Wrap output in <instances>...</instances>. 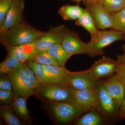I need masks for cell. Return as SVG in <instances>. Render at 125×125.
Segmentation results:
<instances>
[{
    "instance_id": "d4e9b609",
    "label": "cell",
    "mask_w": 125,
    "mask_h": 125,
    "mask_svg": "<svg viewBox=\"0 0 125 125\" xmlns=\"http://www.w3.org/2000/svg\"><path fill=\"white\" fill-rule=\"evenodd\" d=\"M112 15L114 21L113 29L120 31L125 35V7Z\"/></svg>"
},
{
    "instance_id": "836d02e7",
    "label": "cell",
    "mask_w": 125,
    "mask_h": 125,
    "mask_svg": "<svg viewBox=\"0 0 125 125\" xmlns=\"http://www.w3.org/2000/svg\"><path fill=\"white\" fill-rule=\"evenodd\" d=\"M70 0L73 1V2H77L79 3V2H80L81 1H83V0Z\"/></svg>"
},
{
    "instance_id": "2e32d148",
    "label": "cell",
    "mask_w": 125,
    "mask_h": 125,
    "mask_svg": "<svg viewBox=\"0 0 125 125\" xmlns=\"http://www.w3.org/2000/svg\"><path fill=\"white\" fill-rule=\"evenodd\" d=\"M75 23L77 26L83 27L89 33L91 40L98 36L99 31L97 28L92 16L86 9H84L80 17L76 21Z\"/></svg>"
},
{
    "instance_id": "4dcf8cb0",
    "label": "cell",
    "mask_w": 125,
    "mask_h": 125,
    "mask_svg": "<svg viewBox=\"0 0 125 125\" xmlns=\"http://www.w3.org/2000/svg\"><path fill=\"white\" fill-rule=\"evenodd\" d=\"M115 73L117 75L125 91V65L118 64L115 72Z\"/></svg>"
},
{
    "instance_id": "ac0fdd59",
    "label": "cell",
    "mask_w": 125,
    "mask_h": 125,
    "mask_svg": "<svg viewBox=\"0 0 125 125\" xmlns=\"http://www.w3.org/2000/svg\"><path fill=\"white\" fill-rule=\"evenodd\" d=\"M84 10L78 5H66L59 9L58 13L64 20L76 21L80 17Z\"/></svg>"
},
{
    "instance_id": "30bf717a",
    "label": "cell",
    "mask_w": 125,
    "mask_h": 125,
    "mask_svg": "<svg viewBox=\"0 0 125 125\" xmlns=\"http://www.w3.org/2000/svg\"><path fill=\"white\" fill-rule=\"evenodd\" d=\"M98 80L90 69L77 72L67 71L66 84L74 89L81 90L96 88Z\"/></svg>"
},
{
    "instance_id": "5b68a950",
    "label": "cell",
    "mask_w": 125,
    "mask_h": 125,
    "mask_svg": "<svg viewBox=\"0 0 125 125\" xmlns=\"http://www.w3.org/2000/svg\"><path fill=\"white\" fill-rule=\"evenodd\" d=\"M103 83L102 81L99 80L97 85L99 102L97 111L101 114L105 122L109 123L117 118L120 106L105 91Z\"/></svg>"
},
{
    "instance_id": "4316f807",
    "label": "cell",
    "mask_w": 125,
    "mask_h": 125,
    "mask_svg": "<svg viewBox=\"0 0 125 125\" xmlns=\"http://www.w3.org/2000/svg\"><path fill=\"white\" fill-rule=\"evenodd\" d=\"M101 2L111 14L125 7V0H102Z\"/></svg>"
},
{
    "instance_id": "9c48e42d",
    "label": "cell",
    "mask_w": 125,
    "mask_h": 125,
    "mask_svg": "<svg viewBox=\"0 0 125 125\" xmlns=\"http://www.w3.org/2000/svg\"><path fill=\"white\" fill-rule=\"evenodd\" d=\"M67 29L64 25H61L42 32L34 42L37 51H48L52 45L61 43Z\"/></svg>"
},
{
    "instance_id": "d590c367",
    "label": "cell",
    "mask_w": 125,
    "mask_h": 125,
    "mask_svg": "<svg viewBox=\"0 0 125 125\" xmlns=\"http://www.w3.org/2000/svg\"><path fill=\"white\" fill-rule=\"evenodd\" d=\"M124 40L125 41V36H124Z\"/></svg>"
},
{
    "instance_id": "6da1fadb",
    "label": "cell",
    "mask_w": 125,
    "mask_h": 125,
    "mask_svg": "<svg viewBox=\"0 0 125 125\" xmlns=\"http://www.w3.org/2000/svg\"><path fill=\"white\" fill-rule=\"evenodd\" d=\"M12 83L15 97L21 96L26 100L35 95L40 83L27 62L21 64L15 71L7 74Z\"/></svg>"
},
{
    "instance_id": "ffe728a7",
    "label": "cell",
    "mask_w": 125,
    "mask_h": 125,
    "mask_svg": "<svg viewBox=\"0 0 125 125\" xmlns=\"http://www.w3.org/2000/svg\"><path fill=\"white\" fill-rule=\"evenodd\" d=\"M26 100L22 96H16L11 105L16 115L22 120L27 121L29 116Z\"/></svg>"
},
{
    "instance_id": "3957f363",
    "label": "cell",
    "mask_w": 125,
    "mask_h": 125,
    "mask_svg": "<svg viewBox=\"0 0 125 125\" xmlns=\"http://www.w3.org/2000/svg\"><path fill=\"white\" fill-rule=\"evenodd\" d=\"M74 89L66 84L52 82L40 83L36 89V93L52 102H70Z\"/></svg>"
},
{
    "instance_id": "9a60e30c",
    "label": "cell",
    "mask_w": 125,
    "mask_h": 125,
    "mask_svg": "<svg viewBox=\"0 0 125 125\" xmlns=\"http://www.w3.org/2000/svg\"><path fill=\"white\" fill-rule=\"evenodd\" d=\"M5 47L8 54L13 56L21 64L27 62L31 60L37 52L34 43Z\"/></svg>"
},
{
    "instance_id": "603a6c76",
    "label": "cell",
    "mask_w": 125,
    "mask_h": 125,
    "mask_svg": "<svg viewBox=\"0 0 125 125\" xmlns=\"http://www.w3.org/2000/svg\"><path fill=\"white\" fill-rule=\"evenodd\" d=\"M11 105L4 104L0 107L1 116L9 125H21L22 123L15 115Z\"/></svg>"
},
{
    "instance_id": "f1b7e54d",
    "label": "cell",
    "mask_w": 125,
    "mask_h": 125,
    "mask_svg": "<svg viewBox=\"0 0 125 125\" xmlns=\"http://www.w3.org/2000/svg\"><path fill=\"white\" fill-rule=\"evenodd\" d=\"M15 97L13 90L8 91L0 89V101L4 104H10L13 101Z\"/></svg>"
},
{
    "instance_id": "f546056e",
    "label": "cell",
    "mask_w": 125,
    "mask_h": 125,
    "mask_svg": "<svg viewBox=\"0 0 125 125\" xmlns=\"http://www.w3.org/2000/svg\"><path fill=\"white\" fill-rule=\"evenodd\" d=\"M0 89L8 91L13 90L12 83L7 74L1 75L0 78Z\"/></svg>"
},
{
    "instance_id": "52a82bcc",
    "label": "cell",
    "mask_w": 125,
    "mask_h": 125,
    "mask_svg": "<svg viewBox=\"0 0 125 125\" xmlns=\"http://www.w3.org/2000/svg\"><path fill=\"white\" fill-rule=\"evenodd\" d=\"M70 102L79 108L87 112L97 111L99 102L97 87L81 90L74 89Z\"/></svg>"
},
{
    "instance_id": "83f0119b",
    "label": "cell",
    "mask_w": 125,
    "mask_h": 125,
    "mask_svg": "<svg viewBox=\"0 0 125 125\" xmlns=\"http://www.w3.org/2000/svg\"><path fill=\"white\" fill-rule=\"evenodd\" d=\"M14 0H0V28L4 24L6 15Z\"/></svg>"
},
{
    "instance_id": "484cf974",
    "label": "cell",
    "mask_w": 125,
    "mask_h": 125,
    "mask_svg": "<svg viewBox=\"0 0 125 125\" xmlns=\"http://www.w3.org/2000/svg\"><path fill=\"white\" fill-rule=\"evenodd\" d=\"M31 60L43 65H58L48 51L37 52Z\"/></svg>"
},
{
    "instance_id": "7c38bea8",
    "label": "cell",
    "mask_w": 125,
    "mask_h": 125,
    "mask_svg": "<svg viewBox=\"0 0 125 125\" xmlns=\"http://www.w3.org/2000/svg\"><path fill=\"white\" fill-rule=\"evenodd\" d=\"M24 8V0H14L6 15L4 24L0 28V35L22 22Z\"/></svg>"
},
{
    "instance_id": "8fae6325",
    "label": "cell",
    "mask_w": 125,
    "mask_h": 125,
    "mask_svg": "<svg viewBox=\"0 0 125 125\" xmlns=\"http://www.w3.org/2000/svg\"><path fill=\"white\" fill-rule=\"evenodd\" d=\"M61 44L65 51L72 56L75 54L88 55V43L83 42L79 33L68 28Z\"/></svg>"
},
{
    "instance_id": "1f68e13d",
    "label": "cell",
    "mask_w": 125,
    "mask_h": 125,
    "mask_svg": "<svg viewBox=\"0 0 125 125\" xmlns=\"http://www.w3.org/2000/svg\"><path fill=\"white\" fill-rule=\"evenodd\" d=\"M125 118V98L118 109L117 119L121 120Z\"/></svg>"
},
{
    "instance_id": "8992f818",
    "label": "cell",
    "mask_w": 125,
    "mask_h": 125,
    "mask_svg": "<svg viewBox=\"0 0 125 125\" xmlns=\"http://www.w3.org/2000/svg\"><path fill=\"white\" fill-rule=\"evenodd\" d=\"M87 9L93 19L97 29L105 30L114 27V21L112 14L101 2L83 0Z\"/></svg>"
},
{
    "instance_id": "e575fe53",
    "label": "cell",
    "mask_w": 125,
    "mask_h": 125,
    "mask_svg": "<svg viewBox=\"0 0 125 125\" xmlns=\"http://www.w3.org/2000/svg\"><path fill=\"white\" fill-rule=\"evenodd\" d=\"M89 0L91 1H94V2H101L102 0Z\"/></svg>"
},
{
    "instance_id": "4fadbf2b",
    "label": "cell",
    "mask_w": 125,
    "mask_h": 125,
    "mask_svg": "<svg viewBox=\"0 0 125 125\" xmlns=\"http://www.w3.org/2000/svg\"><path fill=\"white\" fill-rule=\"evenodd\" d=\"M118 63L116 60L103 56L96 61L90 68L98 80L101 78L110 77L115 73Z\"/></svg>"
},
{
    "instance_id": "7402d4cb",
    "label": "cell",
    "mask_w": 125,
    "mask_h": 125,
    "mask_svg": "<svg viewBox=\"0 0 125 125\" xmlns=\"http://www.w3.org/2000/svg\"><path fill=\"white\" fill-rule=\"evenodd\" d=\"M27 63L39 83H52L47 74L43 65L34 62L31 60L28 61Z\"/></svg>"
},
{
    "instance_id": "44dd1931",
    "label": "cell",
    "mask_w": 125,
    "mask_h": 125,
    "mask_svg": "<svg viewBox=\"0 0 125 125\" xmlns=\"http://www.w3.org/2000/svg\"><path fill=\"white\" fill-rule=\"evenodd\" d=\"M105 121L101 114L96 111H89L78 119L75 123L76 125H102Z\"/></svg>"
},
{
    "instance_id": "d6986e66",
    "label": "cell",
    "mask_w": 125,
    "mask_h": 125,
    "mask_svg": "<svg viewBox=\"0 0 125 125\" xmlns=\"http://www.w3.org/2000/svg\"><path fill=\"white\" fill-rule=\"evenodd\" d=\"M48 52L57 62L58 65L61 66H65L67 61L72 56L65 51L61 43L52 45Z\"/></svg>"
},
{
    "instance_id": "e0dca14e",
    "label": "cell",
    "mask_w": 125,
    "mask_h": 125,
    "mask_svg": "<svg viewBox=\"0 0 125 125\" xmlns=\"http://www.w3.org/2000/svg\"><path fill=\"white\" fill-rule=\"evenodd\" d=\"M46 73L52 82L66 84L68 70L65 66L55 65H43Z\"/></svg>"
},
{
    "instance_id": "5bb4252c",
    "label": "cell",
    "mask_w": 125,
    "mask_h": 125,
    "mask_svg": "<svg viewBox=\"0 0 125 125\" xmlns=\"http://www.w3.org/2000/svg\"><path fill=\"white\" fill-rule=\"evenodd\" d=\"M105 91L115 103L120 107L125 98V91L118 76L113 75L103 83Z\"/></svg>"
},
{
    "instance_id": "d6a6232c",
    "label": "cell",
    "mask_w": 125,
    "mask_h": 125,
    "mask_svg": "<svg viewBox=\"0 0 125 125\" xmlns=\"http://www.w3.org/2000/svg\"><path fill=\"white\" fill-rule=\"evenodd\" d=\"M122 48L123 51V54L117 56L116 61L118 64L125 65V44L122 45Z\"/></svg>"
},
{
    "instance_id": "cb8c5ba5",
    "label": "cell",
    "mask_w": 125,
    "mask_h": 125,
    "mask_svg": "<svg viewBox=\"0 0 125 125\" xmlns=\"http://www.w3.org/2000/svg\"><path fill=\"white\" fill-rule=\"evenodd\" d=\"M21 63L13 56L8 54L0 64V74H8L17 69Z\"/></svg>"
},
{
    "instance_id": "ba28073f",
    "label": "cell",
    "mask_w": 125,
    "mask_h": 125,
    "mask_svg": "<svg viewBox=\"0 0 125 125\" xmlns=\"http://www.w3.org/2000/svg\"><path fill=\"white\" fill-rule=\"evenodd\" d=\"M50 108L57 120L62 124L69 123L79 115L87 112L70 102H52Z\"/></svg>"
},
{
    "instance_id": "277c9868",
    "label": "cell",
    "mask_w": 125,
    "mask_h": 125,
    "mask_svg": "<svg viewBox=\"0 0 125 125\" xmlns=\"http://www.w3.org/2000/svg\"><path fill=\"white\" fill-rule=\"evenodd\" d=\"M125 34L114 29L99 31L98 36L88 43V53L91 57L105 55L104 49L113 43L124 40Z\"/></svg>"
},
{
    "instance_id": "7a4b0ae2",
    "label": "cell",
    "mask_w": 125,
    "mask_h": 125,
    "mask_svg": "<svg viewBox=\"0 0 125 125\" xmlns=\"http://www.w3.org/2000/svg\"><path fill=\"white\" fill-rule=\"evenodd\" d=\"M42 32L28 23L21 22L0 35L1 40L5 47L33 43Z\"/></svg>"
}]
</instances>
